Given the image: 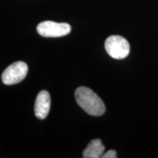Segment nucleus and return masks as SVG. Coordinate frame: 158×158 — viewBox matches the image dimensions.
<instances>
[{"label":"nucleus","mask_w":158,"mask_h":158,"mask_svg":"<svg viewBox=\"0 0 158 158\" xmlns=\"http://www.w3.org/2000/svg\"><path fill=\"white\" fill-rule=\"evenodd\" d=\"M75 97L78 106L89 115L100 116L106 112L103 101L90 89L80 86L75 92Z\"/></svg>","instance_id":"f257e3e1"},{"label":"nucleus","mask_w":158,"mask_h":158,"mask_svg":"<svg viewBox=\"0 0 158 158\" xmlns=\"http://www.w3.org/2000/svg\"><path fill=\"white\" fill-rule=\"evenodd\" d=\"M105 48L108 54L116 59L126 58L130 54V44L123 37L111 35L106 39Z\"/></svg>","instance_id":"f03ea898"},{"label":"nucleus","mask_w":158,"mask_h":158,"mask_svg":"<svg viewBox=\"0 0 158 158\" xmlns=\"http://www.w3.org/2000/svg\"><path fill=\"white\" fill-rule=\"evenodd\" d=\"M28 73V66L25 62H15L7 67L2 75V80L5 85H13L22 81Z\"/></svg>","instance_id":"7ed1b4c3"},{"label":"nucleus","mask_w":158,"mask_h":158,"mask_svg":"<svg viewBox=\"0 0 158 158\" xmlns=\"http://www.w3.org/2000/svg\"><path fill=\"white\" fill-rule=\"evenodd\" d=\"M37 31L43 37H59L68 35L71 31V27L67 23L45 21L37 25Z\"/></svg>","instance_id":"20e7f679"},{"label":"nucleus","mask_w":158,"mask_h":158,"mask_svg":"<svg viewBox=\"0 0 158 158\" xmlns=\"http://www.w3.org/2000/svg\"><path fill=\"white\" fill-rule=\"evenodd\" d=\"M51 108V97L48 92L41 91L37 94L35 104V114L39 119H44L48 116Z\"/></svg>","instance_id":"39448f33"},{"label":"nucleus","mask_w":158,"mask_h":158,"mask_svg":"<svg viewBox=\"0 0 158 158\" xmlns=\"http://www.w3.org/2000/svg\"><path fill=\"white\" fill-rule=\"evenodd\" d=\"M105 151V147L101 140L94 139L89 142L87 147L83 152L84 158H100L102 157Z\"/></svg>","instance_id":"423d86ee"},{"label":"nucleus","mask_w":158,"mask_h":158,"mask_svg":"<svg viewBox=\"0 0 158 158\" xmlns=\"http://www.w3.org/2000/svg\"><path fill=\"white\" fill-rule=\"evenodd\" d=\"M102 158H116L117 157V155H116V152L115 150L111 149L108 151L107 152L103 153V155H102Z\"/></svg>","instance_id":"0eeeda50"}]
</instances>
